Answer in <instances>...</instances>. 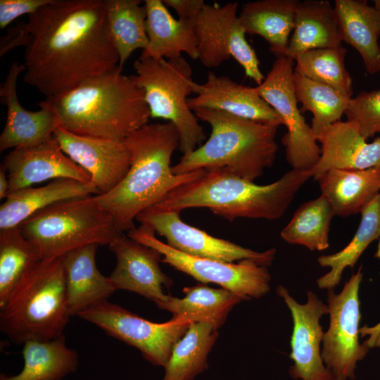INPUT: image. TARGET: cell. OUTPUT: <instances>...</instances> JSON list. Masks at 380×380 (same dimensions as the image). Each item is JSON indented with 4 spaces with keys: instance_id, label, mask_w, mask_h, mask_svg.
I'll return each mask as SVG.
<instances>
[{
    "instance_id": "obj_1",
    "label": "cell",
    "mask_w": 380,
    "mask_h": 380,
    "mask_svg": "<svg viewBox=\"0 0 380 380\" xmlns=\"http://www.w3.org/2000/svg\"><path fill=\"white\" fill-rule=\"evenodd\" d=\"M26 23L23 80L46 99L118 68L103 0H52Z\"/></svg>"
},
{
    "instance_id": "obj_2",
    "label": "cell",
    "mask_w": 380,
    "mask_h": 380,
    "mask_svg": "<svg viewBox=\"0 0 380 380\" xmlns=\"http://www.w3.org/2000/svg\"><path fill=\"white\" fill-rule=\"evenodd\" d=\"M124 141L131 153L130 167L110 191L94 195L98 205L124 232L135 227L137 215L161 201L175 188L202 175L204 170L176 175L171 158L179 148V135L170 122L146 124Z\"/></svg>"
},
{
    "instance_id": "obj_3",
    "label": "cell",
    "mask_w": 380,
    "mask_h": 380,
    "mask_svg": "<svg viewBox=\"0 0 380 380\" xmlns=\"http://www.w3.org/2000/svg\"><path fill=\"white\" fill-rule=\"evenodd\" d=\"M310 178L309 171L291 169L271 184L258 185L225 169L205 171L145 210L180 213L187 208H205L231 221L237 218L275 220L284 215Z\"/></svg>"
},
{
    "instance_id": "obj_4",
    "label": "cell",
    "mask_w": 380,
    "mask_h": 380,
    "mask_svg": "<svg viewBox=\"0 0 380 380\" xmlns=\"http://www.w3.org/2000/svg\"><path fill=\"white\" fill-rule=\"evenodd\" d=\"M43 101L59 127L87 137L122 141L151 118L143 90L119 68Z\"/></svg>"
},
{
    "instance_id": "obj_5",
    "label": "cell",
    "mask_w": 380,
    "mask_h": 380,
    "mask_svg": "<svg viewBox=\"0 0 380 380\" xmlns=\"http://www.w3.org/2000/svg\"><path fill=\"white\" fill-rule=\"evenodd\" d=\"M211 128L205 143L183 156L172 166L176 175L204 170L225 169L234 175L254 182L275 161L278 123L258 122L225 112L194 110Z\"/></svg>"
},
{
    "instance_id": "obj_6",
    "label": "cell",
    "mask_w": 380,
    "mask_h": 380,
    "mask_svg": "<svg viewBox=\"0 0 380 380\" xmlns=\"http://www.w3.org/2000/svg\"><path fill=\"white\" fill-rule=\"evenodd\" d=\"M63 256L41 259L25 272L0 308V329L14 343L49 341L63 334L71 317Z\"/></svg>"
},
{
    "instance_id": "obj_7",
    "label": "cell",
    "mask_w": 380,
    "mask_h": 380,
    "mask_svg": "<svg viewBox=\"0 0 380 380\" xmlns=\"http://www.w3.org/2000/svg\"><path fill=\"white\" fill-rule=\"evenodd\" d=\"M42 259L56 258L83 246H109L123 234L94 196L54 203L18 226Z\"/></svg>"
},
{
    "instance_id": "obj_8",
    "label": "cell",
    "mask_w": 380,
    "mask_h": 380,
    "mask_svg": "<svg viewBox=\"0 0 380 380\" xmlns=\"http://www.w3.org/2000/svg\"><path fill=\"white\" fill-rule=\"evenodd\" d=\"M133 67L136 74L130 76L143 90L151 118L175 126L183 156L194 151L205 140V134L187 103L197 85L189 63L182 56L172 59L139 58Z\"/></svg>"
},
{
    "instance_id": "obj_9",
    "label": "cell",
    "mask_w": 380,
    "mask_h": 380,
    "mask_svg": "<svg viewBox=\"0 0 380 380\" xmlns=\"http://www.w3.org/2000/svg\"><path fill=\"white\" fill-rule=\"evenodd\" d=\"M127 236L154 248L162 255L161 262L203 283H213L239 296L243 300L260 298L270 290L271 275L267 266L252 260L237 263L191 256L159 240L145 224L127 232Z\"/></svg>"
},
{
    "instance_id": "obj_10",
    "label": "cell",
    "mask_w": 380,
    "mask_h": 380,
    "mask_svg": "<svg viewBox=\"0 0 380 380\" xmlns=\"http://www.w3.org/2000/svg\"><path fill=\"white\" fill-rule=\"evenodd\" d=\"M108 335L135 347L144 358L165 367L176 343L186 332L190 322L171 318L156 323L108 300L94 304L78 315Z\"/></svg>"
},
{
    "instance_id": "obj_11",
    "label": "cell",
    "mask_w": 380,
    "mask_h": 380,
    "mask_svg": "<svg viewBox=\"0 0 380 380\" xmlns=\"http://www.w3.org/2000/svg\"><path fill=\"white\" fill-rule=\"evenodd\" d=\"M293 65L291 58L277 57L265 80L255 88L286 127L281 142L287 162L293 170L310 171L318 162L321 150L311 126L298 107L293 83Z\"/></svg>"
},
{
    "instance_id": "obj_12",
    "label": "cell",
    "mask_w": 380,
    "mask_h": 380,
    "mask_svg": "<svg viewBox=\"0 0 380 380\" xmlns=\"http://www.w3.org/2000/svg\"><path fill=\"white\" fill-rule=\"evenodd\" d=\"M362 267L348 280L339 293L328 290L329 327L322 340V358L334 380H353L357 362L369 348L359 342L361 319L359 299Z\"/></svg>"
},
{
    "instance_id": "obj_13",
    "label": "cell",
    "mask_w": 380,
    "mask_h": 380,
    "mask_svg": "<svg viewBox=\"0 0 380 380\" xmlns=\"http://www.w3.org/2000/svg\"><path fill=\"white\" fill-rule=\"evenodd\" d=\"M239 4L223 6L206 4L195 25L198 59L206 68H216L233 58L245 75L258 85L265 80L255 50L246 39V32L237 15Z\"/></svg>"
},
{
    "instance_id": "obj_14",
    "label": "cell",
    "mask_w": 380,
    "mask_h": 380,
    "mask_svg": "<svg viewBox=\"0 0 380 380\" xmlns=\"http://www.w3.org/2000/svg\"><path fill=\"white\" fill-rule=\"evenodd\" d=\"M136 220L163 236L170 247L191 256L229 262L248 259L267 267L275 258V248L258 252L215 237L183 222L177 212L144 210Z\"/></svg>"
},
{
    "instance_id": "obj_15",
    "label": "cell",
    "mask_w": 380,
    "mask_h": 380,
    "mask_svg": "<svg viewBox=\"0 0 380 380\" xmlns=\"http://www.w3.org/2000/svg\"><path fill=\"white\" fill-rule=\"evenodd\" d=\"M277 293L288 306L293 322L290 342V358L293 363L289 368L290 376L300 380H334L324 364L320 350L324 332L319 320L329 314L328 305L310 291L305 304L298 303L283 286L277 287Z\"/></svg>"
},
{
    "instance_id": "obj_16",
    "label": "cell",
    "mask_w": 380,
    "mask_h": 380,
    "mask_svg": "<svg viewBox=\"0 0 380 380\" xmlns=\"http://www.w3.org/2000/svg\"><path fill=\"white\" fill-rule=\"evenodd\" d=\"M54 136L62 151L90 176L99 194H105L124 179L131 153L124 140L82 136L58 127Z\"/></svg>"
},
{
    "instance_id": "obj_17",
    "label": "cell",
    "mask_w": 380,
    "mask_h": 380,
    "mask_svg": "<svg viewBox=\"0 0 380 380\" xmlns=\"http://www.w3.org/2000/svg\"><path fill=\"white\" fill-rule=\"evenodd\" d=\"M108 248L116 257V265L108 276L115 290L137 293L155 303L167 300L170 295L165 289L171 286L172 280L161 270L162 255L158 251L124 234Z\"/></svg>"
},
{
    "instance_id": "obj_18",
    "label": "cell",
    "mask_w": 380,
    "mask_h": 380,
    "mask_svg": "<svg viewBox=\"0 0 380 380\" xmlns=\"http://www.w3.org/2000/svg\"><path fill=\"white\" fill-rule=\"evenodd\" d=\"M7 172L9 193L49 179L90 182L89 175L61 149L56 138L11 151L1 164Z\"/></svg>"
},
{
    "instance_id": "obj_19",
    "label": "cell",
    "mask_w": 380,
    "mask_h": 380,
    "mask_svg": "<svg viewBox=\"0 0 380 380\" xmlns=\"http://www.w3.org/2000/svg\"><path fill=\"white\" fill-rule=\"evenodd\" d=\"M25 72L24 64L15 61L0 86V101L6 107L7 116L0 135V151L9 148L32 146L46 141L59 127L53 110L43 101L40 109L31 111L24 108L17 95V80Z\"/></svg>"
},
{
    "instance_id": "obj_20",
    "label": "cell",
    "mask_w": 380,
    "mask_h": 380,
    "mask_svg": "<svg viewBox=\"0 0 380 380\" xmlns=\"http://www.w3.org/2000/svg\"><path fill=\"white\" fill-rule=\"evenodd\" d=\"M321 154L309 171L315 179L332 169L366 170L380 166V136L367 142L357 126L350 121H338L317 135Z\"/></svg>"
},
{
    "instance_id": "obj_21",
    "label": "cell",
    "mask_w": 380,
    "mask_h": 380,
    "mask_svg": "<svg viewBox=\"0 0 380 380\" xmlns=\"http://www.w3.org/2000/svg\"><path fill=\"white\" fill-rule=\"evenodd\" d=\"M196 96L189 98L191 110L208 109L258 122L283 125L279 114L260 96L255 87L236 83L213 72L205 83L197 84Z\"/></svg>"
},
{
    "instance_id": "obj_22",
    "label": "cell",
    "mask_w": 380,
    "mask_h": 380,
    "mask_svg": "<svg viewBox=\"0 0 380 380\" xmlns=\"http://www.w3.org/2000/svg\"><path fill=\"white\" fill-rule=\"evenodd\" d=\"M147 47L139 58L172 59L186 53L198 59L196 21L175 19L161 0H145Z\"/></svg>"
},
{
    "instance_id": "obj_23",
    "label": "cell",
    "mask_w": 380,
    "mask_h": 380,
    "mask_svg": "<svg viewBox=\"0 0 380 380\" xmlns=\"http://www.w3.org/2000/svg\"><path fill=\"white\" fill-rule=\"evenodd\" d=\"M374 6L367 1L335 0L342 42L353 46L360 54L367 72H380V1Z\"/></svg>"
},
{
    "instance_id": "obj_24",
    "label": "cell",
    "mask_w": 380,
    "mask_h": 380,
    "mask_svg": "<svg viewBox=\"0 0 380 380\" xmlns=\"http://www.w3.org/2000/svg\"><path fill=\"white\" fill-rule=\"evenodd\" d=\"M99 192L91 182L57 179L39 187H27L9 193L0 207V230L18 227L38 211L54 203Z\"/></svg>"
},
{
    "instance_id": "obj_25",
    "label": "cell",
    "mask_w": 380,
    "mask_h": 380,
    "mask_svg": "<svg viewBox=\"0 0 380 380\" xmlns=\"http://www.w3.org/2000/svg\"><path fill=\"white\" fill-rule=\"evenodd\" d=\"M97 245L73 250L63 256L67 300L71 316L88 307L108 300L115 291L108 277L101 273L96 264Z\"/></svg>"
},
{
    "instance_id": "obj_26",
    "label": "cell",
    "mask_w": 380,
    "mask_h": 380,
    "mask_svg": "<svg viewBox=\"0 0 380 380\" xmlns=\"http://www.w3.org/2000/svg\"><path fill=\"white\" fill-rule=\"evenodd\" d=\"M321 195L335 215L346 217L361 213L380 193V166L366 170L332 169L317 180Z\"/></svg>"
},
{
    "instance_id": "obj_27",
    "label": "cell",
    "mask_w": 380,
    "mask_h": 380,
    "mask_svg": "<svg viewBox=\"0 0 380 380\" xmlns=\"http://www.w3.org/2000/svg\"><path fill=\"white\" fill-rule=\"evenodd\" d=\"M292 32L285 56L293 60L308 50L342 46L334 7L327 0L299 1Z\"/></svg>"
},
{
    "instance_id": "obj_28",
    "label": "cell",
    "mask_w": 380,
    "mask_h": 380,
    "mask_svg": "<svg viewBox=\"0 0 380 380\" xmlns=\"http://www.w3.org/2000/svg\"><path fill=\"white\" fill-rule=\"evenodd\" d=\"M298 0H260L246 3L239 15L246 34L258 35L276 57L285 56L294 27Z\"/></svg>"
},
{
    "instance_id": "obj_29",
    "label": "cell",
    "mask_w": 380,
    "mask_h": 380,
    "mask_svg": "<svg viewBox=\"0 0 380 380\" xmlns=\"http://www.w3.org/2000/svg\"><path fill=\"white\" fill-rule=\"evenodd\" d=\"M183 292L182 298L169 296L166 300L156 304L160 309L171 312L172 319L190 323L209 322L218 329L233 307L243 300L229 290L204 284L184 287Z\"/></svg>"
},
{
    "instance_id": "obj_30",
    "label": "cell",
    "mask_w": 380,
    "mask_h": 380,
    "mask_svg": "<svg viewBox=\"0 0 380 380\" xmlns=\"http://www.w3.org/2000/svg\"><path fill=\"white\" fill-rule=\"evenodd\" d=\"M23 349L21 372L0 375V380H63L78 367V354L67 346L65 335L49 341H29Z\"/></svg>"
},
{
    "instance_id": "obj_31",
    "label": "cell",
    "mask_w": 380,
    "mask_h": 380,
    "mask_svg": "<svg viewBox=\"0 0 380 380\" xmlns=\"http://www.w3.org/2000/svg\"><path fill=\"white\" fill-rule=\"evenodd\" d=\"M218 338V328L211 323L190 324L176 343L161 380H193L208 369V356Z\"/></svg>"
},
{
    "instance_id": "obj_32",
    "label": "cell",
    "mask_w": 380,
    "mask_h": 380,
    "mask_svg": "<svg viewBox=\"0 0 380 380\" xmlns=\"http://www.w3.org/2000/svg\"><path fill=\"white\" fill-rule=\"evenodd\" d=\"M358 228L349 243L340 251L317 258L322 267L330 271L319 277L317 285L322 289H334L339 284L342 273L347 267L353 268L369 245L380 238V194L360 213Z\"/></svg>"
},
{
    "instance_id": "obj_33",
    "label": "cell",
    "mask_w": 380,
    "mask_h": 380,
    "mask_svg": "<svg viewBox=\"0 0 380 380\" xmlns=\"http://www.w3.org/2000/svg\"><path fill=\"white\" fill-rule=\"evenodd\" d=\"M109 33L119 56L118 68L138 49L147 47L146 8L139 0H103Z\"/></svg>"
},
{
    "instance_id": "obj_34",
    "label": "cell",
    "mask_w": 380,
    "mask_h": 380,
    "mask_svg": "<svg viewBox=\"0 0 380 380\" xmlns=\"http://www.w3.org/2000/svg\"><path fill=\"white\" fill-rule=\"evenodd\" d=\"M334 216L330 203L320 195L297 208L280 236L289 243L301 245L311 251L325 250L329 246V233Z\"/></svg>"
},
{
    "instance_id": "obj_35",
    "label": "cell",
    "mask_w": 380,
    "mask_h": 380,
    "mask_svg": "<svg viewBox=\"0 0 380 380\" xmlns=\"http://www.w3.org/2000/svg\"><path fill=\"white\" fill-rule=\"evenodd\" d=\"M293 83L296 100L301 104V113L309 111L313 115L311 127L315 137L327 127L341 120L350 97L294 71Z\"/></svg>"
},
{
    "instance_id": "obj_36",
    "label": "cell",
    "mask_w": 380,
    "mask_h": 380,
    "mask_svg": "<svg viewBox=\"0 0 380 380\" xmlns=\"http://www.w3.org/2000/svg\"><path fill=\"white\" fill-rule=\"evenodd\" d=\"M41 259L18 227L0 230V308L29 268Z\"/></svg>"
},
{
    "instance_id": "obj_37",
    "label": "cell",
    "mask_w": 380,
    "mask_h": 380,
    "mask_svg": "<svg viewBox=\"0 0 380 380\" xmlns=\"http://www.w3.org/2000/svg\"><path fill=\"white\" fill-rule=\"evenodd\" d=\"M346 53V49L342 46L306 51L296 57L294 72L351 98L353 80L345 65Z\"/></svg>"
},
{
    "instance_id": "obj_38",
    "label": "cell",
    "mask_w": 380,
    "mask_h": 380,
    "mask_svg": "<svg viewBox=\"0 0 380 380\" xmlns=\"http://www.w3.org/2000/svg\"><path fill=\"white\" fill-rule=\"evenodd\" d=\"M345 115L348 121L357 126L366 140L380 134V89L361 91L351 97Z\"/></svg>"
},
{
    "instance_id": "obj_39",
    "label": "cell",
    "mask_w": 380,
    "mask_h": 380,
    "mask_svg": "<svg viewBox=\"0 0 380 380\" xmlns=\"http://www.w3.org/2000/svg\"><path fill=\"white\" fill-rule=\"evenodd\" d=\"M52 0H1L0 28L4 29L20 16L37 11Z\"/></svg>"
},
{
    "instance_id": "obj_40",
    "label": "cell",
    "mask_w": 380,
    "mask_h": 380,
    "mask_svg": "<svg viewBox=\"0 0 380 380\" xmlns=\"http://www.w3.org/2000/svg\"><path fill=\"white\" fill-rule=\"evenodd\" d=\"M30 39V32L25 22H18L8 30L0 39V56L18 46H27Z\"/></svg>"
},
{
    "instance_id": "obj_41",
    "label": "cell",
    "mask_w": 380,
    "mask_h": 380,
    "mask_svg": "<svg viewBox=\"0 0 380 380\" xmlns=\"http://www.w3.org/2000/svg\"><path fill=\"white\" fill-rule=\"evenodd\" d=\"M166 7L174 9L179 20L196 21L205 3L203 0H163Z\"/></svg>"
},
{
    "instance_id": "obj_42",
    "label": "cell",
    "mask_w": 380,
    "mask_h": 380,
    "mask_svg": "<svg viewBox=\"0 0 380 380\" xmlns=\"http://www.w3.org/2000/svg\"><path fill=\"white\" fill-rule=\"evenodd\" d=\"M374 257L380 259V238ZM360 334L362 337L368 336L363 343L369 348H380V322L373 327L364 325L360 328Z\"/></svg>"
},
{
    "instance_id": "obj_43",
    "label": "cell",
    "mask_w": 380,
    "mask_h": 380,
    "mask_svg": "<svg viewBox=\"0 0 380 380\" xmlns=\"http://www.w3.org/2000/svg\"><path fill=\"white\" fill-rule=\"evenodd\" d=\"M9 192V182L6 170L0 166V199L6 198Z\"/></svg>"
},
{
    "instance_id": "obj_44",
    "label": "cell",
    "mask_w": 380,
    "mask_h": 380,
    "mask_svg": "<svg viewBox=\"0 0 380 380\" xmlns=\"http://www.w3.org/2000/svg\"><path fill=\"white\" fill-rule=\"evenodd\" d=\"M379 46H380V42H379Z\"/></svg>"
}]
</instances>
